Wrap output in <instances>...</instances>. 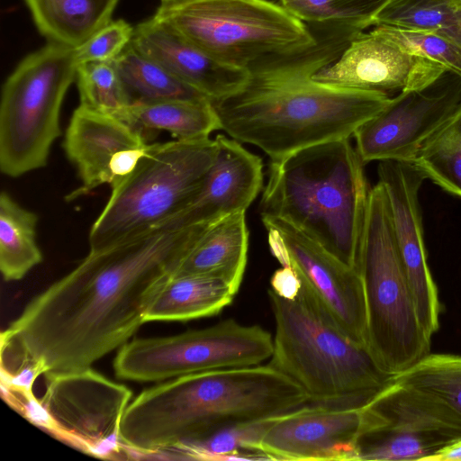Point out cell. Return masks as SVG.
Instances as JSON below:
<instances>
[{
    "instance_id": "8992f818",
    "label": "cell",
    "mask_w": 461,
    "mask_h": 461,
    "mask_svg": "<svg viewBox=\"0 0 461 461\" xmlns=\"http://www.w3.org/2000/svg\"><path fill=\"white\" fill-rule=\"evenodd\" d=\"M154 17L214 59L250 75L318 42L316 32L269 0H160Z\"/></svg>"
},
{
    "instance_id": "277c9868",
    "label": "cell",
    "mask_w": 461,
    "mask_h": 461,
    "mask_svg": "<svg viewBox=\"0 0 461 461\" xmlns=\"http://www.w3.org/2000/svg\"><path fill=\"white\" fill-rule=\"evenodd\" d=\"M364 164L349 139L271 161L260 215L285 221L358 271L370 193Z\"/></svg>"
},
{
    "instance_id": "5b68a950",
    "label": "cell",
    "mask_w": 461,
    "mask_h": 461,
    "mask_svg": "<svg viewBox=\"0 0 461 461\" xmlns=\"http://www.w3.org/2000/svg\"><path fill=\"white\" fill-rule=\"evenodd\" d=\"M275 320L268 363L316 404L361 406L393 381L367 348L340 330L301 289L289 300L267 291Z\"/></svg>"
},
{
    "instance_id": "4fadbf2b",
    "label": "cell",
    "mask_w": 461,
    "mask_h": 461,
    "mask_svg": "<svg viewBox=\"0 0 461 461\" xmlns=\"http://www.w3.org/2000/svg\"><path fill=\"white\" fill-rule=\"evenodd\" d=\"M447 73L423 89L391 97L356 130V149L364 163L413 162L423 143L461 104V78H446Z\"/></svg>"
},
{
    "instance_id": "f546056e",
    "label": "cell",
    "mask_w": 461,
    "mask_h": 461,
    "mask_svg": "<svg viewBox=\"0 0 461 461\" xmlns=\"http://www.w3.org/2000/svg\"><path fill=\"white\" fill-rule=\"evenodd\" d=\"M385 0H280L281 5L310 27L363 32Z\"/></svg>"
},
{
    "instance_id": "44dd1931",
    "label": "cell",
    "mask_w": 461,
    "mask_h": 461,
    "mask_svg": "<svg viewBox=\"0 0 461 461\" xmlns=\"http://www.w3.org/2000/svg\"><path fill=\"white\" fill-rule=\"evenodd\" d=\"M249 249L245 212L227 216L210 226L173 276L202 275L224 281L237 294Z\"/></svg>"
},
{
    "instance_id": "e0dca14e",
    "label": "cell",
    "mask_w": 461,
    "mask_h": 461,
    "mask_svg": "<svg viewBox=\"0 0 461 461\" xmlns=\"http://www.w3.org/2000/svg\"><path fill=\"white\" fill-rule=\"evenodd\" d=\"M377 172L389 198L400 258L417 314L431 339L439 327L441 307L427 262L419 203V190L426 176L413 163L396 160L380 161Z\"/></svg>"
},
{
    "instance_id": "9a60e30c",
    "label": "cell",
    "mask_w": 461,
    "mask_h": 461,
    "mask_svg": "<svg viewBox=\"0 0 461 461\" xmlns=\"http://www.w3.org/2000/svg\"><path fill=\"white\" fill-rule=\"evenodd\" d=\"M364 405H302L274 416L255 446L268 460H357Z\"/></svg>"
},
{
    "instance_id": "2e32d148",
    "label": "cell",
    "mask_w": 461,
    "mask_h": 461,
    "mask_svg": "<svg viewBox=\"0 0 461 461\" xmlns=\"http://www.w3.org/2000/svg\"><path fill=\"white\" fill-rule=\"evenodd\" d=\"M446 72L442 66L402 50L370 28L354 35L339 56L312 78L331 87L391 96L423 89Z\"/></svg>"
},
{
    "instance_id": "484cf974",
    "label": "cell",
    "mask_w": 461,
    "mask_h": 461,
    "mask_svg": "<svg viewBox=\"0 0 461 461\" xmlns=\"http://www.w3.org/2000/svg\"><path fill=\"white\" fill-rule=\"evenodd\" d=\"M112 62L132 103L209 99L131 43Z\"/></svg>"
},
{
    "instance_id": "d590c367",
    "label": "cell",
    "mask_w": 461,
    "mask_h": 461,
    "mask_svg": "<svg viewBox=\"0 0 461 461\" xmlns=\"http://www.w3.org/2000/svg\"><path fill=\"white\" fill-rule=\"evenodd\" d=\"M266 229L268 232L271 253L282 266H290L289 253L281 234L273 227H266Z\"/></svg>"
},
{
    "instance_id": "7402d4cb",
    "label": "cell",
    "mask_w": 461,
    "mask_h": 461,
    "mask_svg": "<svg viewBox=\"0 0 461 461\" xmlns=\"http://www.w3.org/2000/svg\"><path fill=\"white\" fill-rule=\"evenodd\" d=\"M236 293L224 281L202 275L172 276L149 304L145 321H185L220 313Z\"/></svg>"
},
{
    "instance_id": "cb8c5ba5",
    "label": "cell",
    "mask_w": 461,
    "mask_h": 461,
    "mask_svg": "<svg viewBox=\"0 0 461 461\" xmlns=\"http://www.w3.org/2000/svg\"><path fill=\"white\" fill-rule=\"evenodd\" d=\"M142 133L166 131L176 140L208 138L220 130V121L209 99L133 102L114 115Z\"/></svg>"
},
{
    "instance_id": "d4e9b609",
    "label": "cell",
    "mask_w": 461,
    "mask_h": 461,
    "mask_svg": "<svg viewBox=\"0 0 461 461\" xmlns=\"http://www.w3.org/2000/svg\"><path fill=\"white\" fill-rule=\"evenodd\" d=\"M38 216L20 205L8 193L0 194V270L5 281H18L39 265Z\"/></svg>"
},
{
    "instance_id": "3957f363",
    "label": "cell",
    "mask_w": 461,
    "mask_h": 461,
    "mask_svg": "<svg viewBox=\"0 0 461 461\" xmlns=\"http://www.w3.org/2000/svg\"><path fill=\"white\" fill-rule=\"evenodd\" d=\"M307 402L302 387L269 364L194 373L139 393L123 413L120 438L129 451L156 455Z\"/></svg>"
},
{
    "instance_id": "30bf717a",
    "label": "cell",
    "mask_w": 461,
    "mask_h": 461,
    "mask_svg": "<svg viewBox=\"0 0 461 461\" xmlns=\"http://www.w3.org/2000/svg\"><path fill=\"white\" fill-rule=\"evenodd\" d=\"M272 353L273 338L267 330L228 319L172 336L130 339L119 348L113 366L122 380L162 382L204 371L261 365Z\"/></svg>"
},
{
    "instance_id": "836d02e7",
    "label": "cell",
    "mask_w": 461,
    "mask_h": 461,
    "mask_svg": "<svg viewBox=\"0 0 461 461\" xmlns=\"http://www.w3.org/2000/svg\"><path fill=\"white\" fill-rule=\"evenodd\" d=\"M132 28L124 20L111 21L75 48L78 64L93 61L112 62L131 43Z\"/></svg>"
},
{
    "instance_id": "52a82bcc",
    "label": "cell",
    "mask_w": 461,
    "mask_h": 461,
    "mask_svg": "<svg viewBox=\"0 0 461 461\" xmlns=\"http://www.w3.org/2000/svg\"><path fill=\"white\" fill-rule=\"evenodd\" d=\"M217 151L210 137L150 144L136 168L111 187L89 231V251L136 238L177 215L202 188Z\"/></svg>"
},
{
    "instance_id": "4316f807",
    "label": "cell",
    "mask_w": 461,
    "mask_h": 461,
    "mask_svg": "<svg viewBox=\"0 0 461 461\" xmlns=\"http://www.w3.org/2000/svg\"><path fill=\"white\" fill-rule=\"evenodd\" d=\"M378 24L433 32L461 44V0H385L373 19Z\"/></svg>"
},
{
    "instance_id": "603a6c76",
    "label": "cell",
    "mask_w": 461,
    "mask_h": 461,
    "mask_svg": "<svg viewBox=\"0 0 461 461\" xmlns=\"http://www.w3.org/2000/svg\"><path fill=\"white\" fill-rule=\"evenodd\" d=\"M119 0H25L49 42L77 48L112 21Z\"/></svg>"
},
{
    "instance_id": "6da1fadb",
    "label": "cell",
    "mask_w": 461,
    "mask_h": 461,
    "mask_svg": "<svg viewBox=\"0 0 461 461\" xmlns=\"http://www.w3.org/2000/svg\"><path fill=\"white\" fill-rule=\"evenodd\" d=\"M207 229L167 221L89 251L28 303L2 331L1 346L41 364L46 373L91 367L146 323L152 300Z\"/></svg>"
},
{
    "instance_id": "ac0fdd59",
    "label": "cell",
    "mask_w": 461,
    "mask_h": 461,
    "mask_svg": "<svg viewBox=\"0 0 461 461\" xmlns=\"http://www.w3.org/2000/svg\"><path fill=\"white\" fill-rule=\"evenodd\" d=\"M218 151L207 177L194 198L169 221L210 227L231 214L246 212L263 185V164L240 141L215 137Z\"/></svg>"
},
{
    "instance_id": "ba28073f",
    "label": "cell",
    "mask_w": 461,
    "mask_h": 461,
    "mask_svg": "<svg viewBox=\"0 0 461 461\" xmlns=\"http://www.w3.org/2000/svg\"><path fill=\"white\" fill-rule=\"evenodd\" d=\"M367 324V348L378 366L394 376L430 353L402 268L387 193L370 189L358 262Z\"/></svg>"
},
{
    "instance_id": "5bb4252c",
    "label": "cell",
    "mask_w": 461,
    "mask_h": 461,
    "mask_svg": "<svg viewBox=\"0 0 461 461\" xmlns=\"http://www.w3.org/2000/svg\"><path fill=\"white\" fill-rule=\"evenodd\" d=\"M261 220L265 227H273L281 234L290 264L311 300L348 338L367 348L366 307L358 271L285 221L270 216H261Z\"/></svg>"
},
{
    "instance_id": "7a4b0ae2",
    "label": "cell",
    "mask_w": 461,
    "mask_h": 461,
    "mask_svg": "<svg viewBox=\"0 0 461 461\" xmlns=\"http://www.w3.org/2000/svg\"><path fill=\"white\" fill-rule=\"evenodd\" d=\"M312 49L261 69L236 94L212 102L220 130L262 149L271 161L317 144L349 139L391 96L337 88L312 77L342 52L356 32L321 28Z\"/></svg>"
},
{
    "instance_id": "4dcf8cb0",
    "label": "cell",
    "mask_w": 461,
    "mask_h": 461,
    "mask_svg": "<svg viewBox=\"0 0 461 461\" xmlns=\"http://www.w3.org/2000/svg\"><path fill=\"white\" fill-rule=\"evenodd\" d=\"M393 380L436 396L461 415V355L429 353Z\"/></svg>"
},
{
    "instance_id": "8d00e7d4",
    "label": "cell",
    "mask_w": 461,
    "mask_h": 461,
    "mask_svg": "<svg viewBox=\"0 0 461 461\" xmlns=\"http://www.w3.org/2000/svg\"><path fill=\"white\" fill-rule=\"evenodd\" d=\"M461 461V438L442 448L430 461Z\"/></svg>"
},
{
    "instance_id": "9c48e42d",
    "label": "cell",
    "mask_w": 461,
    "mask_h": 461,
    "mask_svg": "<svg viewBox=\"0 0 461 461\" xmlns=\"http://www.w3.org/2000/svg\"><path fill=\"white\" fill-rule=\"evenodd\" d=\"M75 48L49 42L6 78L0 103V169L18 177L46 166L61 133L60 110L76 80Z\"/></svg>"
},
{
    "instance_id": "f1b7e54d",
    "label": "cell",
    "mask_w": 461,
    "mask_h": 461,
    "mask_svg": "<svg viewBox=\"0 0 461 461\" xmlns=\"http://www.w3.org/2000/svg\"><path fill=\"white\" fill-rule=\"evenodd\" d=\"M412 163L426 178L461 198V104L423 143Z\"/></svg>"
},
{
    "instance_id": "83f0119b",
    "label": "cell",
    "mask_w": 461,
    "mask_h": 461,
    "mask_svg": "<svg viewBox=\"0 0 461 461\" xmlns=\"http://www.w3.org/2000/svg\"><path fill=\"white\" fill-rule=\"evenodd\" d=\"M273 417L225 426L197 440L180 445L169 453L184 459L268 460L255 450V446Z\"/></svg>"
},
{
    "instance_id": "7c38bea8",
    "label": "cell",
    "mask_w": 461,
    "mask_h": 461,
    "mask_svg": "<svg viewBox=\"0 0 461 461\" xmlns=\"http://www.w3.org/2000/svg\"><path fill=\"white\" fill-rule=\"evenodd\" d=\"M44 375L46 389L39 402L45 429L88 455H119L124 448L121 421L132 392L91 367Z\"/></svg>"
},
{
    "instance_id": "e575fe53",
    "label": "cell",
    "mask_w": 461,
    "mask_h": 461,
    "mask_svg": "<svg viewBox=\"0 0 461 461\" xmlns=\"http://www.w3.org/2000/svg\"><path fill=\"white\" fill-rule=\"evenodd\" d=\"M270 285V289L277 295L293 300L298 296L302 289V281L291 265L282 266L273 274Z\"/></svg>"
},
{
    "instance_id": "ffe728a7",
    "label": "cell",
    "mask_w": 461,
    "mask_h": 461,
    "mask_svg": "<svg viewBox=\"0 0 461 461\" xmlns=\"http://www.w3.org/2000/svg\"><path fill=\"white\" fill-rule=\"evenodd\" d=\"M63 149L76 167L81 186L68 200L112 184L111 164L125 149L147 145L143 133L125 121L78 105L66 130Z\"/></svg>"
},
{
    "instance_id": "d6a6232c",
    "label": "cell",
    "mask_w": 461,
    "mask_h": 461,
    "mask_svg": "<svg viewBox=\"0 0 461 461\" xmlns=\"http://www.w3.org/2000/svg\"><path fill=\"white\" fill-rule=\"evenodd\" d=\"M371 28L402 50L434 61L461 78V44L433 32L383 24Z\"/></svg>"
},
{
    "instance_id": "1f68e13d",
    "label": "cell",
    "mask_w": 461,
    "mask_h": 461,
    "mask_svg": "<svg viewBox=\"0 0 461 461\" xmlns=\"http://www.w3.org/2000/svg\"><path fill=\"white\" fill-rule=\"evenodd\" d=\"M76 81L80 105L88 109L117 115L132 103L113 62L78 64Z\"/></svg>"
},
{
    "instance_id": "d6986e66",
    "label": "cell",
    "mask_w": 461,
    "mask_h": 461,
    "mask_svg": "<svg viewBox=\"0 0 461 461\" xmlns=\"http://www.w3.org/2000/svg\"><path fill=\"white\" fill-rule=\"evenodd\" d=\"M131 45L212 102L236 94L251 77L247 70L214 59L154 16L134 28Z\"/></svg>"
},
{
    "instance_id": "8fae6325",
    "label": "cell",
    "mask_w": 461,
    "mask_h": 461,
    "mask_svg": "<svg viewBox=\"0 0 461 461\" xmlns=\"http://www.w3.org/2000/svg\"><path fill=\"white\" fill-rule=\"evenodd\" d=\"M357 460H426L461 438V415L436 396L392 381L364 405Z\"/></svg>"
}]
</instances>
